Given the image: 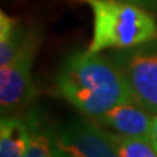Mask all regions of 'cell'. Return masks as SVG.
I'll use <instances>...</instances> for the list:
<instances>
[{
	"instance_id": "2",
	"label": "cell",
	"mask_w": 157,
	"mask_h": 157,
	"mask_svg": "<svg viewBox=\"0 0 157 157\" xmlns=\"http://www.w3.org/2000/svg\"><path fill=\"white\" fill-rule=\"evenodd\" d=\"M92 8V54L134 47L157 39V21L148 9L128 0H81Z\"/></svg>"
},
{
	"instance_id": "9",
	"label": "cell",
	"mask_w": 157,
	"mask_h": 157,
	"mask_svg": "<svg viewBox=\"0 0 157 157\" xmlns=\"http://www.w3.org/2000/svg\"><path fill=\"white\" fill-rule=\"evenodd\" d=\"M25 115L30 124L32 139L24 157H55L51 128L43 123L37 111L32 110Z\"/></svg>"
},
{
	"instance_id": "10",
	"label": "cell",
	"mask_w": 157,
	"mask_h": 157,
	"mask_svg": "<svg viewBox=\"0 0 157 157\" xmlns=\"http://www.w3.org/2000/svg\"><path fill=\"white\" fill-rule=\"evenodd\" d=\"M107 132L119 157H157V149L149 139Z\"/></svg>"
},
{
	"instance_id": "1",
	"label": "cell",
	"mask_w": 157,
	"mask_h": 157,
	"mask_svg": "<svg viewBox=\"0 0 157 157\" xmlns=\"http://www.w3.org/2000/svg\"><path fill=\"white\" fill-rule=\"evenodd\" d=\"M56 96L88 118L136 100L118 67L109 58L80 50L70 54L55 76ZM137 105V104H136Z\"/></svg>"
},
{
	"instance_id": "12",
	"label": "cell",
	"mask_w": 157,
	"mask_h": 157,
	"mask_svg": "<svg viewBox=\"0 0 157 157\" xmlns=\"http://www.w3.org/2000/svg\"><path fill=\"white\" fill-rule=\"evenodd\" d=\"M137 4V6H141L147 9H156L157 8V0H128Z\"/></svg>"
},
{
	"instance_id": "11",
	"label": "cell",
	"mask_w": 157,
	"mask_h": 157,
	"mask_svg": "<svg viewBox=\"0 0 157 157\" xmlns=\"http://www.w3.org/2000/svg\"><path fill=\"white\" fill-rule=\"evenodd\" d=\"M151 141L157 149V114L152 115V131H151Z\"/></svg>"
},
{
	"instance_id": "4",
	"label": "cell",
	"mask_w": 157,
	"mask_h": 157,
	"mask_svg": "<svg viewBox=\"0 0 157 157\" xmlns=\"http://www.w3.org/2000/svg\"><path fill=\"white\" fill-rule=\"evenodd\" d=\"M39 42L41 33L36 26H30L28 39L17 56L9 64L0 67V107L3 115L26 110L37 100L38 90L33 81L32 67Z\"/></svg>"
},
{
	"instance_id": "5",
	"label": "cell",
	"mask_w": 157,
	"mask_h": 157,
	"mask_svg": "<svg viewBox=\"0 0 157 157\" xmlns=\"http://www.w3.org/2000/svg\"><path fill=\"white\" fill-rule=\"evenodd\" d=\"M55 157H119L107 130L88 117L51 128Z\"/></svg>"
},
{
	"instance_id": "8",
	"label": "cell",
	"mask_w": 157,
	"mask_h": 157,
	"mask_svg": "<svg viewBox=\"0 0 157 157\" xmlns=\"http://www.w3.org/2000/svg\"><path fill=\"white\" fill-rule=\"evenodd\" d=\"M30 26H25L20 20L0 12V67L9 64L25 45Z\"/></svg>"
},
{
	"instance_id": "6",
	"label": "cell",
	"mask_w": 157,
	"mask_h": 157,
	"mask_svg": "<svg viewBox=\"0 0 157 157\" xmlns=\"http://www.w3.org/2000/svg\"><path fill=\"white\" fill-rule=\"evenodd\" d=\"M152 115L136 104H123L90 119L117 134L151 140Z\"/></svg>"
},
{
	"instance_id": "3",
	"label": "cell",
	"mask_w": 157,
	"mask_h": 157,
	"mask_svg": "<svg viewBox=\"0 0 157 157\" xmlns=\"http://www.w3.org/2000/svg\"><path fill=\"white\" fill-rule=\"evenodd\" d=\"M107 58L126 78L136 104L151 114H157V39L111 50Z\"/></svg>"
},
{
	"instance_id": "7",
	"label": "cell",
	"mask_w": 157,
	"mask_h": 157,
	"mask_svg": "<svg viewBox=\"0 0 157 157\" xmlns=\"http://www.w3.org/2000/svg\"><path fill=\"white\" fill-rule=\"evenodd\" d=\"M30 139L32 130L26 115H3L0 122V157H24Z\"/></svg>"
}]
</instances>
